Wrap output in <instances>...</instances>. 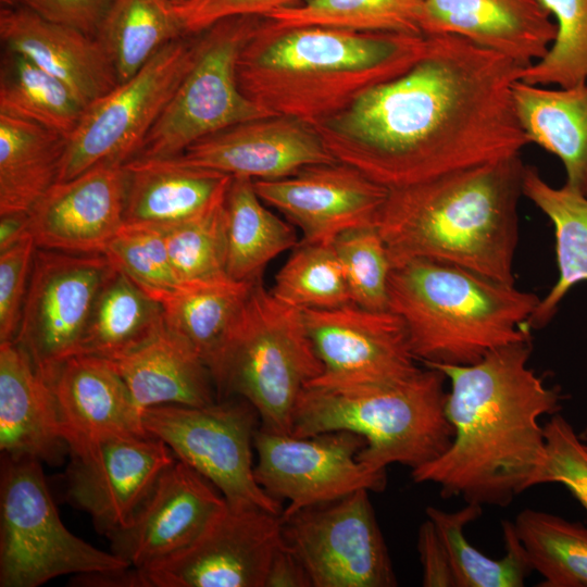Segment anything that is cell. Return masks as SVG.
Returning <instances> with one entry per match:
<instances>
[{"label": "cell", "instance_id": "1", "mask_svg": "<svg viewBox=\"0 0 587 587\" xmlns=\"http://www.w3.org/2000/svg\"><path fill=\"white\" fill-rule=\"evenodd\" d=\"M426 37L409 70L313 125L337 161L389 190L529 143L513 99L523 66L459 36Z\"/></svg>", "mask_w": 587, "mask_h": 587}, {"label": "cell", "instance_id": "2", "mask_svg": "<svg viewBox=\"0 0 587 587\" xmlns=\"http://www.w3.org/2000/svg\"><path fill=\"white\" fill-rule=\"evenodd\" d=\"M530 352L528 338L473 364H425L450 383L446 413L454 437L442 455L412 470L415 483H434L442 498L482 507H507L540 485L547 451L539 419L558 413L561 396L527 365Z\"/></svg>", "mask_w": 587, "mask_h": 587}, {"label": "cell", "instance_id": "3", "mask_svg": "<svg viewBox=\"0 0 587 587\" xmlns=\"http://www.w3.org/2000/svg\"><path fill=\"white\" fill-rule=\"evenodd\" d=\"M426 47L424 35L276 27L263 17L239 53L237 79L266 112L313 126L404 73Z\"/></svg>", "mask_w": 587, "mask_h": 587}, {"label": "cell", "instance_id": "4", "mask_svg": "<svg viewBox=\"0 0 587 587\" xmlns=\"http://www.w3.org/2000/svg\"><path fill=\"white\" fill-rule=\"evenodd\" d=\"M520 154L390 189L376 227L394 263L422 258L514 285Z\"/></svg>", "mask_w": 587, "mask_h": 587}, {"label": "cell", "instance_id": "5", "mask_svg": "<svg viewBox=\"0 0 587 587\" xmlns=\"http://www.w3.org/2000/svg\"><path fill=\"white\" fill-rule=\"evenodd\" d=\"M389 311L404 324L416 360L467 365L530 338L540 298L472 270L413 258L392 264Z\"/></svg>", "mask_w": 587, "mask_h": 587}, {"label": "cell", "instance_id": "6", "mask_svg": "<svg viewBox=\"0 0 587 587\" xmlns=\"http://www.w3.org/2000/svg\"><path fill=\"white\" fill-rule=\"evenodd\" d=\"M446 380L441 371L426 366L391 386L310 383L297 400L291 435L349 430L365 440L358 460L366 469L382 472L395 463L417 469L442 455L454 437Z\"/></svg>", "mask_w": 587, "mask_h": 587}, {"label": "cell", "instance_id": "7", "mask_svg": "<svg viewBox=\"0 0 587 587\" xmlns=\"http://www.w3.org/2000/svg\"><path fill=\"white\" fill-rule=\"evenodd\" d=\"M322 372L302 311L276 299L262 279L253 282L212 373L218 397H240L257 411L260 427L291 435L297 400Z\"/></svg>", "mask_w": 587, "mask_h": 587}, {"label": "cell", "instance_id": "8", "mask_svg": "<svg viewBox=\"0 0 587 587\" xmlns=\"http://www.w3.org/2000/svg\"><path fill=\"white\" fill-rule=\"evenodd\" d=\"M0 478L1 587H36L62 575L132 566L64 526L40 461L2 455Z\"/></svg>", "mask_w": 587, "mask_h": 587}, {"label": "cell", "instance_id": "9", "mask_svg": "<svg viewBox=\"0 0 587 587\" xmlns=\"http://www.w3.org/2000/svg\"><path fill=\"white\" fill-rule=\"evenodd\" d=\"M262 20L229 17L196 35L191 64L136 158H175L208 135L272 115L241 91L237 79L239 53Z\"/></svg>", "mask_w": 587, "mask_h": 587}, {"label": "cell", "instance_id": "10", "mask_svg": "<svg viewBox=\"0 0 587 587\" xmlns=\"http://www.w3.org/2000/svg\"><path fill=\"white\" fill-rule=\"evenodd\" d=\"M195 48L196 35L167 42L134 76L88 104L66 138L57 182L100 163L136 158L188 71Z\"/></svg>", "mask_w": 587, "mask_h": 587}, {"label": "cell", "instance_id": "11", "mask_svg": "<svg viewBox=\"0 0 587 587\" xmlns=\"http://www.w3.org/2000/svg\"><path fill=\"white\" fill-rule=\"evenodd\" d=\"M148 434L210 480L234 508H261L282 514L280 501L257 482L252 448L259 415L246 400L208 405L162 404L142 411Z\"/></svg>", "mask_w": 587, "mask_h": 587}, {"label": "cell", "instance_id": "12", "mask_svg": "<svg viewBox=\"0 0 587 587\" xmlns=\"http://www.w3.org/2000/svg\"><path fill=\"white\" fill-rule=\"evenodd\" d=\"M114 268L103 253L36 249L14 342L48 383L78 354L98 292Z\"/></svg>", "mask_w": 587, "mask_h": 587}, {"label": "cell", "instance_id": "13", "mask_svg": "<svg viewBox=\"0 0 587 587\" xmlns=\"http://www.w3.org/2000/svg\"><path fill=\"white\" fill-rule=\"evenodd\" d=\"M370 490L301 509L283 521V537L312 587H394L397 578Z\"/></svg>", "mask_w": 587, "mask_h": 587}, {"label": "cell", "instance_id": "14", "mask_svg": "<svg viewBox=\"0 0 587 587\" xmlns=\"http://www.w3.org/2000/svg\"><path fill=\"white\" fill-rule=\"evenodd\" d=\"M364 446V438L349 430L296 437L259 427L253 438L254 475L268 495L289 502L280 514L285 519L359 489L383 491L386 471H371L358 460Z\"/></svg>", "mask_w": 587, "mask_h": 587}, {"label": "cell", "instance_id": "15", "mask_svg": "<svg viewBox=\"0 0 587 587\" xmlns=\"http://www.w3.org/2000/svg\"><path fill=\"white\" fill-rule=\"evenodd\" d=\"M283 542L279 514L226 502L187 547L136 570L140 587H264Z\"/></svg>", "mask_w": 587, "mask_h": 587}, {"label": "cell", "instance_id": "16", "mask_svg": "<svg viewBox=\"0 0 587 587\" xmlns=\"http://www.w3.org/2000/svg\"><path fill=\"white\" fill-rule=\"evenodd\" d=\"M65 498L105 536L132 523L163 472L176 460L152 436H116L70 449Z\"/></svg>", "mask_w": 587, "mask_h": 587}, {"label": "cell", "instance_id": "17", "mask_svg": "<svg viewBox=\"0 0 587 587\" xmlns=\"http://www.w3.org/2000/svg\"><path fill=\"white\" fill-rule=\"evenodd\" d=\"M302 314L323 365L322 374L311 383L391 386L421 371L403 322L389 310L374 311L351 302Z\"/></svg>", "mask_w": 587, "mask_h": 587}, {"label": "cell", "instance_id": "18", "mask_svg": "<svg viewBox=\"0 0 587 587\" xmlns=\"http://www.w3.org/2000/svg\"><path fill=\"white\" fill-rule=\"evenodd\" d=\"M264 203L283 213L310 242L332 243L341 233L376 226L389 189L335 161L277 179L253 180Z\"/></svg>", "mask_w": 587, "mask_h": 587}, {"label": "cell", "instance_id": "19", "mask_svg": "<svg viewBox=\"0 0 587 587\" xmlns=\"http://www.w3.org/2000/svg\"><path fill=\"white\" fill-rule=\"evenodd\" d=\"M125 164L100 163L54 183L28 211L37 248L70 253H103L124 225Z\"/></svg>", "mask_w": 587, "mask_h": 587}, {"label": "cell", "instance_id": "20", "mask_svg": "<svg viewBox=\"0 0 587 587\" xmlns=\"http://www.w3.org/2000/svg\"><path fill=\"white\" fill-rule=\"evenodd\" d=\"M180 163L252 180L287 177L337 161L310 124L272 114L208 135L175 157Z\"/></svg>", "mask_w": 587, "mask_h": 587}, {"label": "cell", "instance_id": "21", "mask_svg": "<svg viewBox=\"0 0 587 587\" xmlns=\"http://www.w3.org/2000/svg\"><path fill=\"white\" fill-rule=\"evenodd\" d=\"M225 503L210 480L176 458L132 523L107 535L111 551L134 567L150 566L191 544Z\"/></svg>", "mask_w": 587, "mask_h": 587}, {"label": "cell", "instance_id": "22", "mask_svg": "<svg viewBox=\"0 0 587 587\" xmlns=\"http://www.w3.org/2000/svg\"><path fill=\"white\" fill-rule=\"evenodd\" d=\"M421 30L462 37L525 67L545 55L555 24L540 0H424Z\"/></svg>", "mask_w": 587, "mask_h": 587}, {"label": "cell", "instance_id": "23", "mask_svg": "<svg viewBox=\"0 0 587 587\" xmlns=\"http://www.w3.org/2000/svg\"><path fill=\"white\" fill-rule=\"evenodd\" d=\"M70 449L116 436L150 435L126 384L104 359L77 354L50 380Z\"/></svg>", "mask_w": 587, "mask_h": 587}, {"label": "cell", "instance_id": "24", "mask_svg": "<svg viewBox=\"0 0 587 587\" xmlns=\"http://www.w3.org/2000/svg\"><path fill=\"white\" fill-rule=\"evenodd\" d=\"M0 38L3 48L25 55L62 80L85 107L118 84L96 37L48 21L26 7L1 8Z\"/></svg>", "mask_w": 587, "mask_h": 587}, {"label": "cell", "instance_id": "25", "mask_svg": "<svg viewBox=\"0 0 587 587\" xmlns=\"http://www.w3.org/2000/svg\"><path fill=\"white\" fill-rule=\"evenodd\" d=\"M124 224L167 230L218 205L233 176L187 165L175 158H135L125 163Z\"/></svg>", "mask_w": 587, "mask_h": 587}, {"label": "cell", "instance_id": "26", "mask_svg": "<svg viewBox=\"0 0 587 587\" xmlns=\"http://www.w3.org/2000/svg\"><path fill=\"white\" fill-rule=\"evenodd\" d=\"M0 450L50 464L70 452L52 388L14 341L0 344Z\"/></svg>", "mask_w": 587, "mask_h": 587}, {"label": "cell", "instance_id": "27", "mask_svg": "<svg viewBox=\"0 0 587 587\" xmlns=\"http://www.w3.org/2000/svg\"><path fill=\"white\" fill-rule=\"evenodd\" d=\"M107 361L141 412L162 404L202 407L216 401L210 370L193 348L166 326L138 348Z\"/></svg>", "mask_w": 587, "mask_h": 587}, {"label": "cell", "instance_id": "28", "mask_svg": "<svg viewBox=\"0 0 587 587\" xmlns=\"http://www.w3.org/2000/svg\"><path fill=\"white\" fill-rule=\"evenodd\" d=\"M513 99L528 142L555 155L565 185L587 197V84L549 88L519 79Z\"/></svg>", "mask_w": 587, "mask_h": 587}, {"label": "cell", "instance_id": "29", "mask_svg": "<svg viewBox=\"0 0 587 587\" xmlns=\"http://www.w3.org/2000/svg\"><path fill=\"white\" fill-rule=\"evenodd\" d=\"M523 196L552 223L559 277L539 300L526 325L541 328L554 316L559 304L577 284L587 282V197L570 188L553 187L533 166H525Z\"/></svg>", "mask_w": 587, "mask_h": 587}, {"label": "cell", "instance_id": "30", "mask_svg": "<svg viewBox=\"0 0 587 587\" xmlns=\"http://www.w3.org/2000/svg\"><path fill=\"white\" fill-rule=\"evenodd\" d=\"M226 273L236 282L252 283L266 265L292 249V227L266 208L253 180L233 176L223 201Z\"/></svg>", "mask_w": 587, "mask_h": 587}, {"label": "cell", "instance_id": "31", "mask_svg": "<svg viewBox=\"0 0 587 587\" xmlns=\"http://www.w3.org/2000/svg\"><path fill=\"white\" fill-rule=\"evenodd\" d=\"M252 284L229 278L197 283L182 286L161 301L165 326L193 348L211 375L240 320Z\"/></svg>", "mask_w": 587, "mask_h": 587}, {"label": "cell", "instance_id": "32", "mask_svg": "<svg viewBox=\"0 0 587 587\" xmlns=\"http://www.w3.org/2000/svg\"><path fill=\"white\" fill-rule=\"evenodd\" d=\"M66 137L0 114V214L28 212L57 183Z\"/></svg>", "mask_w": 587, "mask_h": 587}, {"label": "cell", "instance_id": "33", "mask_svg": "<svg viewBox=\"0 0 587 587\" xmlns=\"http://www.w3.org/2000/svg\"><path fill=\"white\" fill-rule=\"evenodd\" d=\"M164 326L161 302L115 267L98 292L78 354L115 359L143 345Z\"/></svg>", "mask_w": 587, "mask_h": 587}, {"label": "cell", "instance_id": "34", "mask_svg": "<svg viewBox=\"0 0 587 587\" xmlns=\"http://www.w3.org/2000/svg\"><path fill=\"white\" fill-rule=\"evenodd\" d=\"M187 36L171 0H113L96 38L118 83L134 76L167 42Z\"/></svg>", "mask_w": 587, "mask_h": 587}, {"label": "cell", "instance_id": "35", "mask_svg": "<svg viewBox=\"0 0 587 587\" xmlns=\"http://www.w3.org/2000/svg\"><path fill=\"white\" fill-rule=\"evenodd\" d=\"M482 512L483 507L476 503H466L453 512L426 508V516L434 523L449 554L457 587L524 586L533 569L514 522L505 520L501 523L505 549L501 559L489 558L466 539L464 527Z\"/></svg>", "mask_w": 587, "mask_h": 587}, {"label": "cell", "instance_id": "36", "mask_svg": "<svg viewBox=\"0 0 587 587\" xmlns=\"http://www.w3.org/2000/svg\"><path fill=\"white\" fill-rule=\"evenodd\" d=\"M85 108L62 80L25 55L3 48L0 114L36 123L67 138Z\"/></svg>", "mask_w": 587, "mask_h": 587}, {"label": "cell", "instance_id": "37", "mask_svg": "<svg viewBox=\"0 0 587 587\" xmlns=\"http://www.w3.org/2000/svg\"><path fill=\"white\" fill-rule=\"evenodd\" d=\"M515 529L540 587H587V527L548 512L525 509Z\"/></svg>", "mask_w": 587, "mask_h": 587}, {"label": "cell", "instance_id": "38", "mask_svg": "<svg viewBox=\"0 0 587 587\" xmlns=\"http://www.w3.org/2000/svg\"><path fill=\"white\" fill-rule=\"evenodd\" d=\"M424 0H304L264 16L276 27L322 26L423 35Z\"/></svg>", "mask_w": 587, "mask_h": 587}, {"label": "cell", "instance_id": "39", "mask_svg": "<svg viewBox=\"0 0 587 587\" xmlns=\"http://www.w3.org/2000/svg\"><path fill=\"white\" fill-rule=\"evenodd\" d=\"M271 294L298 310L351 303L344 270L332 243L298 242L274 278Z\"/></svg>", "mask_w": 587, "mask_h": 587}, {"label": "cell", "instance_id": "40", "mask_svg": "<svg viewBox=\"0 0 587 587\" xmlns=\"http://www.w3.org/2000/svg\"><path fill=\"white\" fill-rule=\"evenodd\" d=\"M555 24L552 43L523 67L521 80L540 86L587 84V0H540Z\"/></svg>", "mask_w": 587, "mask_h": 587}, {"label": "cell", "instance_id": "41", "mask_svg": "<svg viewBox=\"0 0 587 587\" xmlns=\"http://www.w3.org/2000/svg\"><path fill=\"white\" fill-rule=\"evenodd\" d=\"M223 201L205 214L164 230L171 266L180 287L229 278Z\"/></svg>", "mask_w": 587, "mask_h": 587}, {"label": "cell", "instance_id": "42", "mask_svg": "<svg viewBox=\"0 0 587 587\" xmlns=\"http://www.w3.org/2000/svg\"><path fill=\"white\" fill-rule=\"evenodd\" d=\"M332 245L344 270L352 302L369 310H389L392 262L377 227L346 230Z\"/></svg>", "mask_w": 587, "mask_h": 587}, {"label": "cell", "instance_id": "43", "mask_svg": "<svg viewBox=\"0 0 587 587\" xmlns=\"http://www.w3.org/2000/svg\"><path fill=\"white\" fill-rule=\"evenodd\" d=\"M103 254L160 302L180 288L171 266L164 230L124 224Z\"/></svg>", "mask_w": 587, "mask_h": 587}, {"label": "cell", "instance_id": "44", "mask_svg": "<svg viewBox=\"0 0 587 587\" xmlns=\"http://www.w3.org/2000/svg\"><path fill=\"white\" fill-rule=\"evenodd\" d=\"M547 461L540 485H564L587 513V448L572 424L555 413L544 426Z\"/></svg>", "mask_w": 587, "mask_h": 587}, {"label": "cell", "instance_id": "45", "mask_svg": "<svg viewBox=\"0 0 587 587\" xmlns=\"http://www.w3.org/2000/svg\"><path fill=\"white\" fill-rule=\"evenodd\" d=\"M36 249L28 234L0 252V344L16 338Z\"/></svg>", "mask_w": 587, "mask_h": 587}, {"label": "cell", "instance_id": "46", "mask_svg": "<svg viewBox=\"0 0 587 587\" xmlns=\"http://www.w3.org/2000/svg\"><path fill=\"white\" fill-rule=\"evenodd\" d=\"M304 0H186L175 5L187 36L236 16H260L296 5Z\"/></svg>", "mask_w": 587, "mask_h": 587}, {"label": "cell", "instance_id": "47", "mask_svg": "<svg viewBox=\"0 0 587 587\" xmlns=\"http://www.w3.org/2000/svg\"><path fill=\"white\" fill-rule=\"evenodd\" d=\"M113 0H24L41 17L96 37Z\"/></svg>", "mask_w": 587, "mask_h": 587}, {"label": "cell", "instance_id": "48", "mask_svg": "<svg viewBox=\"0 0 587 587\" xmlns=\"http://www.w3.org/2000/svg\"><path fill=\"white\" fill-rule=\"evenodd\" d=\"M416 547L422 566V585L457 587L447 549L428 517L419 527Z\"/></svg>", "mask_w": 587, "mask_h": 587}, {"label": "cell", "instance_id": "49", "mask_svg": "<svg viewBox=\"0 0 587 587\" xmlns=\"http://www.w3.org/2000/svg\"><path fill=\"white\" fill-rule=\"evenodd\" d=\"M264 587H312L304 565L285 540L272 557Z\"/></svg>", "mask_w": 587, "mask_h": 587}, {"label": "cell", "instance_id": "50", "mask_svg": "<svg viewBox=\"0 0 587 587\" xmlns=\"http://www.w3.org/2000/svg\"><path fill=\"white\" fill-rule=\"evenodd\" d=\"M29 233L28 212L0 214V252L17 243Z\"/></svg>", "mask_w": 587, "mask_h": 587}, {"label": "cell", "instance_id": "51", "mask_svg": "<svg viewBox=\"0 0 587 587\" xmlns=\"http://www.w3.org/2000/svg\"><path fill=\"white\" fill-rule=\"evenodd\" d=\"M1 8H17L23 7L24 0H0Z\"/></svg>", "mask_w": 587, "mask_h": 587}, {"label": "cell", "instance_id": "52", "mask_svg": "<svg viewBox=\"0 0 587 587\" xmlns=\"http://www.w3.org/2000/svg\"><path fill=\"white\" fill-rule=\"evenodd\" d=\"M175 5H178L183 2H185L186 0H171Z\"/></svg>", "mask_w": 587, "mask_h": 587}, {"label": "cell", "instance_id": "53", "mask_svg": "<svg viewBox=\"0 0 587 587\" xmlns=\"http://www.w3.org/2000/svg\"><path fill=\"white\" fill-rule=\"evenodd\" d=\"M586 448H587V445H586Z\"/></svg>", "mask_w": 587, "mask_h": 587}]
</instances>
